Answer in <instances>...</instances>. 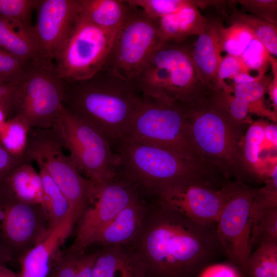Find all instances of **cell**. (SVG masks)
I'll list each match as a JSON object with an SVG mask.
<instances>
[{"mask_svg":"<svg viewBox=\"0 0 277 277\" xmlns=\"http://www.w3.org/2000/svg\"><path fill=\"white\" fill-rule=\"evenodd\" d=\"M271 80L270 77L263 76L256 82L234 85L231 87V93L246 104L249 113L276 122L277 113L267 108L264 102V95Z\"/></svg>","mask_w":277,"mask_h":277,"instance_id":"27","label":"cell"},{"mask_svg":"<svg viewBox=\"0 0 277 277\" xmlns=\"http://www.w3.org/2000/svg\"><path fill=\"white\" fill-rule=\"evenodd\" d=\"M153 20L175 13L186 6L190 0H127Z\"/></svg>","mask_w":277,"mask_h":277,"instance_id":"32","label":"cell"},{"mask_svg":"<svg viewBox=\"0 0 277 277\" xmlns=\"http://www.w3.org/2000/svg\"><path fill=\"white\" fill-rule=\"evenodd\" d=\"M2 185L19 200L43 205L41 178L29 162H23L16 167L6 177Z\"/></svg>","mask_w":277,"mask_h":277,"instance_id":"24","label":"cell"},{"mask_svg":"<svg viewBox=\"0 0 277 277\" xmlns=\"http://www.w3.org/2000/svg\"><path fill=\"white\" fill-rule=\"evenodd\" d=\"M16 85L0 83V106L9 109L11 113V116L12 114V97Z\"/></svg>","mask_w":277,"mask_h":277,"instance_id":"43","label":"cell"},{"mask_svg":"<svg viewBox=\"0 0 277 277\" xmlns=\"http://www.w3.org/2000/svg\"><path fill=\"white\" fill-rule=\"evenodd\" d=\"M231 24H239L247 28L273 58L277 56V27L257 16L239 10L234 6L229 16Z\"/></svg>","mask_w":277,"mask_h":277,"instance_id":"26","label":"cell"},{"mask_svg":"<svg viewBox=\"0 0 277 277\" xmlns=\"http://www.w3.org/2000/svg\"><path fill=\"white\" fill-rule=\"evenodd\" d=\"M37 165L42 183L43 206L47 218L48 234L68 220L74 226L67 199L43 165L39 163Z\"/></svg>","mask_w":277,"mask_h":277,"instance_id":"25","label":"cell"},{"mask_svg":"<svg viewBox=\"0 0 277 277\" xmlns=\"http://www.w3.org/2000/svg\"><path fill=\"white\" fill-rule=\"evenodd\" d=\"M147 208L140 196L121 210L103 229L92 245L124 246L132 243L140 231Z\"/></svg>","mask_w":277,"mask_h":277,"instance_id":"19","label":"cell"},{"mask_svg":"<svg viewBox=\"0 0 277 277\" xmlns=\"http://www.w3.org/2000/svg\"><path fill=\"white\" fill-rule=\"evenodd\" d=\"M39 0H0V15L31 28L32 13Z\"/></svg>","mask_w":277,"mask_h":277,"instance_id":"34","label":"cell"},{"mask_svg":"<svg viewBox=\"0 0 277 277\" xmlns=\"http://www.w3.org/2000/svg\"><path fill=\"white\" fill-rule=\"evenodd\" d=\"M240 272L233 264H218L205 267L199 277H241Z\"/></svg>","mask_w":277,"mask_h":277,"instance_id":"39","label":"cell"},{"mask_svg":"<svg viewBox=\"0 0 277 277\" xmlns=\"http://www.w3.org/2000/svg\"><path fill=\"white\" fill-rule=\"evenodd\" d=\"M81 14L97 27L116 31L126 18L130 8L127 1L78 0Z\"/></svg>","mask_w":277,"mask_h":277,"instance_id":"23","label":"cell"},{"mask_svg":"<svg viewBox=\"0 0 277 277\" xmlns=\"http://www.w3.org/2000/svg\"><path fill=\"white\" fill-rule=\"evenodd\" d=\"M11 116V113L7 108L0 106V131L4 127L6 121Z\"/></svg>","mask_w":277,"mask_h":277,"instance_id":"46","label":"cell"},{"mask_svg":"<svg viewBox=\"0 0 277 277\" xmlns=\"http://www.w3.org/2000/svg\"><path fill=\"white\" fill-rule=\"evenodd\" d=\"M31 29L0 15V48L26 64L37 62L38 51Z\"/></svg>","mask_w":277,"mask_h":277,"instance_id":"21","label":"cell"},{"mask_svg":"<svg viewBox=\"0 0 277 277\" xmlns=\"http://www.w3.org/2000/svg\"><path fill=\"white\" fill-rule=\"evenodd\" d=\"M221 18L207 19L203 32L191 47L192 59L202 84L219 89L217 72L221 62V36L224 30Z\"/></svg>","mask_w":277,"mask_h":277,"instance_id":"17","label":"cell"},{"mask_svg":"<svg viewBox=\"0 0 277 277\" xmlns=\"http://www.w3.org/2000/svg\"><path fill=\"white\" fill-rule=\"evenodd\" d=\"M31 64L21 61L0 48V83L18 84L25 78Z\"/></svg>","mask_w":277,"mask_h":277,"instance_id":"33","label":"cell"},{"mask_svg":"<svg viewBox=\"0 0 277 277\" xmlns=\"http://www.w3.org/2000/svg\"><path fill=\"white\" fill-rule=\"evenodd\" d=\"M63 148L54 128H32L29 133L25 161H35L47 170L69 201L75 225L90 204L95 187L80 173L64 154Z\"/></svg>","mask_w":277,"mask_h":277,"instance_id":"8","label":"cell"},{"mask_svg":"<svg viewBox=\"0 0 277 277\" xmlns=\"http://www.w3.org/2000/svg\"><path fill=\"white\" fill-rule=\"evenodd\" d=\"M225 202L215 224L223 253L246 275L251 253V211L255 188L235 181L223 184Z\"/></svg>","mask_w":277,"mask_h":277,"instance_id":"12","label":"cell"},{"mask_svg":"<svg viewBox=\"0 0 277 277\" xmlns=\"http://www.w3.org/2000/svg\"><path fill=\"white\" fill-rule=\"evenodd\" d=\"M133 82L143 96L169 103L204 98L210 89L198 77L186 41L161 45Z\"/></svg>","mask_w":277,"mask_h":277,"instance_id":"5","label":"cell"},{"mask_svg":"<svg viewBox=\"0 0 277 277\" xmlns=\"http://www.w3.org/2000/svg\"><path fill=\"white\" fill-rule=\"evenodd\" d=\"M182 104L190 140L207 173L243 182L249 177L241 147L245 126L206 98Z\"/></svg>","mask_w":277,"mask_h":277,"instance_id":"3","label":"cell"},{"mask_svg":"<svg viewBox=\"0 0 277 277\" xmlns=\"http://www.w3.org/2000/svg\"><path fill=\"white\" fill-rule=\"evenodd\" d=\"M65 92V82L53 66L32 63L24 80L16 85L11 117L21 116L31 129L52 128L63 106Z\"/></svg>","mask_w":277,"mask_h":277,"instance_id":"10","label":"cell"},{"mask_svg":"<svg viewBox=\"0 0 277 277\" xmlns=\"http://www.w3.org/2000/svg\"><path fill=\"white\" fill-rule=\"evenodd\" d=\"M116 31L97 27L81 13L54 60L57 75L67 83L92 77L104 68Z\"/></svg>","mask_w":277,"mask_h":277,"instance_id":"9","label":"cell"},{"mask_svg":"<svg viewBox=\"0 0 277 277\" xmlns=\"http://www.w3.org/2000/svg\"><path fill=\"white\" fill-rule=\"evenodd\" d=\"M122 137L171 149L205 170L190 140L182 102L169 103L144 97Z\"/></svg>","mask_w":277,"mask_h":277,"instance_id":"7","label":"cell"},{"mask_svg":"<svg viewBox=\"0 0 277 277\" xmlns=\"http://www.w3.org/2000/svg\"><path fill=\"white\" fill-rule=\"evenodd\" d=\"M254 37L246 27L239 24H231L224 29L221 36L222 51L228 54L241 56L245 49Z\"/></svg>","mask_w":277,"mask_h":277,"instance_id":"31","label":"cell"},{"mask_svg":"<svg viewBox=\"0 0 277 277\" xmlns=\"http://www.w3.org/2000/svg\"><path fill=\"white\" fill-rule=\"evenodd\" d=\"M248 67L240 56L228 54L222 57L217 72V86L220 90L231 92V87L228 86L224 80L232 78L239 73H248Z\"/></svg>","mask_w":277,"mask_h":277,"instance_id":"36","label":"cell"},{"mask_svg":"<svg viewBox=\"0 0 277 277\" xmlns=\"http://www.w3.org/2000/svg\"><path fill=\"white\" fill-rule=\"evenodd\" d=\"M204 177L164 186L151 195L172 210L194 221L215 226L225 202L223 185L214 187Z\"/></svg>","mask_w":277,"mask_h":277,"instance_id":"15","label":"cell"},{"mask_svg":"<svg viewBox=\"0 0 277 277\" xmlns=\"http://www.w3.org/2000/svg\"><path fill=\"white\" fill-rule=\"evenodd\" d=\"M23 162L10 155L0 144V185L8 175Z\"/></svg>","mask_w":277,"mask_h":277,"instance_id":"40","label":"cell"},{"mask_svg":"<svg viewBox=\"0 0 277 277\" xmlns=\"http://www.w3.org/2000/svg\"><path fill=\"white\" fill-rule=\"evenodd\" d=\"M80 254L66 250L60 253L48 277H76Z\"/></svg>","mask_w":277,"mask_h":277,"instance_id":"38","label":"cell"},{"mask_svg":"<svg viewBox=\"0 0 277 277\" xmlns=\"http://www.w3.org/2000/svg\"><path fill=\"white\" fill-rule=\"evenodd\" d=\"M42 205L24 202L0 185V241L17 261L48 236Z\"/></svg>","mask_w":277,"mask_h":277,"instance_id":"13","label":"cell"},{"mask_svg":"<svg viewBox=\"0 0 277 277\" xmlns=\"http://www.w3.org/2000/svg\"><path fill=\"white\" fill-rule=\"evenodd\" d=\"M119 158L117 175L148 195L179 181L207 177L196 163L171 149L121 137L112 144Z\"/></svg>","mask_w":277,"mask_h":277,"instance_id":"4","label":"cell"},{"mask_svg":"<svg viewBox=\"0 0 277 277\" xmlns=\"http://www.w3.org/2000/svg\"><path fill=\"white\" fill-rule=\"evenodd\" d=\"M264 121L252 122L244 134L241 147L246 170L250 176L265 182L276 160L267 161L263 156L265 151Z\"/></svg>","mask_w":277,"mask_h":277,"instance_id":"22","label":"cell"},{"mask_svg":"<svg viewBox=\"0 0 277 277\" xmlns=\"http://www.w3.org/2000/svg\"><path fill=\"white\" fill-rule=\"evenodd\" d=\"M73 227L70 220L66 221L28 251L18 261L21 271L18 277H48L60 255V246Z\"/></svg>","mask_w":277,"mask_h":277,"instance_id":"18","label":"cell"},{"mask_svg":"<svg viewBox=\"0 0 277 277\" xmlns=\"http://www.w3.org/2000/svg\"><path fill=\"white\" fill-rule=\"evenodd\" d=\"M95 255V252L86 253L84 252L80 254L76 277H93Z\"/></svg>","mask_w":277,"mask_h":277,"instance_id":"41","label":"cell"},{"mask_svg":"<svg viewBox=\"0 0 277 277\" xmlns=\"http://www.w3.org/2000/svg\"><path fill=\"white\" fill-rule=\"evenodd\" d=\"M144 100L134 82L103 68L90 79L65 82L63 105L101 131L112 144L124 136Z\"/></svg>","mask_w":277,"mask_h":277,"instance_id":"2","label":"cell"},{"mask_svg":"<svg viewBox=\"0 0 277 277\" xmlns=\"http://www.w3.org/2000/svg\"><path fill=\"white\" fill-rule=\"evenodd\" d=\"M133 185L119 176L95 186L90 204L77 222L74 240L66 251L81 253L119 212L141 196Z\"/></svg>","mask_w":277,"mask_h":277,"instance_id":"14","label":"cell"},{"mask_svg":"<svg viewBox=\"0 0 277 277\" xmlns=\"http://www.w3.org/2000/svg\"><path fill=\"white\" fill-rule=\"evenodd\" d=\"M263 242H277V208L269 211L252 226L251 249Z\"/></svg>","mask_w":277,"mask_h":277,"instance_id":"35","label":"cell"},{"mask_svg":"<svg viewBox=\"0 0 277 277\" xmlns=\"http://www.w3.org/2000/svg\"><path fill=\"white\" fill-rule=\"evenodd\" d=\"M264 76L263 75L259 74L257 76L254 77L248 73L241 72L235 75L232 79L234 85L247 83L258 81Z\"/></svg>","mask_w":277,"mask_h":277,"instance_id":"44","label":"cell"},{"mask_svg":"<svg viewBox=\"0 0 277 277\" xmlns=\"http://www.w3.org/2000/svg\"><path fill=\"white\" fill-rule=\"evenodd\" d=\"M12 261L10 253L0 241V264L7 265Z\"/></svg>","mask_w":277,"mask_h":277,"instance_id":"45","label":"cell"},{"mask_svg":"<svg viewBox=\"0 0 277 277\" xmlns=\"http://www.w3.org/2000/svg\"><path fill=\"white\" fill-rule=\"evenodd\" d=\"M36 22L32 32L38 61L54 66L55 57L69 37L81 13L78 0H39Z\"/></svg>","mask_w":277,"mask_h":277,"instance_id":"16","label":"cell"},{"mask_svg":"<svg viewBox=\"0 0 277 277\" xmlns=\"http://www.w3.org/2000/svg\"><path fill=\"white\" fill-rule=\"evenodd\" d=\"M171 20L177 43H183L193 35L199 36L203 32L207 23L195 1H190L189 4L172 14Z\"/></svg>","mask_w":277,"mask_h":277,"instance_id":"29","label":"cell"},{"mask_svg":"<svg viewBox=\"0 0 277 277\" xmlns=\"http://www.w3.org/2000/svg\"><path fill=\"white\" fill-rule=\"evenodd\" d=\"M153 197L132 247L147 277H194L223 253L215 226L189 219Z\"/></svg>","mask_w":277,"mask_h":277,"instance_id":"1","label":"cell"},{"mask_svg":"<svg viewBox=\"0 0 277 277\" xmlns=\"http://www.w3.org/2000/svg\"><path fill=\"white\" fill-rule=\"evenodd\" d=\"M264 135L266 151L274 150L276 152L277 126L274 123L265 122L264 125Z\"/></svg>","mask_w":277,"mask_h":277,"instance_id":"42","label":"cell"},{"mask_svg":"<svg viewBox=\"0 0 277 277\" xmlns=\"http://www.w3.org/2000/svg\"><path fill=\"white\" fill-rule=\"evenodd\" d=\"M129 4V13L115 34L103 68L133 82L159 47L160 37L155 21Z\"/></svg>","mask_w":277,"mask_h":277,"instance_id":"11","label":"cell"},{"mask_svg":"<svg viewBox=\"0 0 277 277\" xmlns=\"http://www.w3.org/2000/svg\"><path fill=\"white\" fill-rule=\"evenodd\" d=\"M81 174L97 186L117 176L119 158L109 140L98 129L63 105L53 127Z\"/></svg>","mask_w":277,"mask_h":277,"instance_id":"6","label":"cell"},{"mask_svg":"<svg viewBox=\"0 0 277 277\" xmlns=\"http://www.w3.org/2000/svg\"><path fill=\"white\" fill-rule=\"evenodd\" d=\"M244 11L262 18L271 23H277L276 0H238Z\"/></svg>","mask_w":277,"mask_h":277,"instance_id":"37","label":"cell"},{"mask_svg":"<svg viewBox=\"0 0 277 277\" xmlns=\"http://www.w3.org/2000/svg\"><path fill=\"white\" fill-rule=\"evenodd\" d=\"M247 277L277 276V242L260 243L248 261Z\"/></svg>","mask_w":277,"mask_h":277,"instance_id":"30","label":"cell"},{"mask_svg":"<svg viewBox=\"0 0 277 277\" xmlns=\"http://www.w3.org/2000/svg\"><path fill=\"white\" fill-rule=\"evenodd\" d=\"M31 127L27 121L19 115L6 121L0 131V144L15 159L25 162Z\"/></svg>","mask_w":277,"mask_h":277,"instance_id":"28","label":"cell"},{"mask_svg":"<svg viewBox=\"0 0 277 277\" xmlns=\"http://www.w3.org/2000/svg\"><path fill=\"white\" fill-rule=\"evenodd\" d=\"M0 277H18V275L8 268L7 265L0 264Z\"/></svg>","mask_w":277,"mask_h":277,"instance_id":"47","label":"cell"},{"mask_svg":"<svg viewBox=\"0 0 277 277\" xmlns=\"http://www.w3.org/2000/svg\"><path fill=\"white\" fill-rule=\"evenodd\" d=\"M95 254L93 277H147L145 265L132 247L105 246Z\"/></svg>","mask_w":277,"mask_h":277,"instance_id":"20","label":"cell"}]
</instances>
